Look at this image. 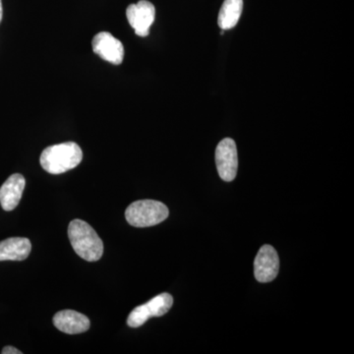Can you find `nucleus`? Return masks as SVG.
I'll use <instances>...</instances> for the list:
<instances>
[{
    "label": "nucleus",
    "mask_w": 354,
    "mask_h": 354,
    "mask_svg": "<svg viewBox=\"0 0 354 354\" xmlns=\"http://www.w3.org/2000/svg\"><path fill=\"white\" fill-rule=\"evenodd\" d=\"M53 324L58 330L68 335L82 334L90 329L87 316L74 310H62L53 317Z\"/></svg>",
    "instance_id": "1a4fd4ad"
},
{
    "label": "nucleus",
    "mask_w": 354,
    "mask_h": 354,
    "mask_svg": "<svg viewBox=\"0 0 354 354\" xmlns=\"http://www.w3.org/2000/svg\"><path fill=\"white\" fill-rule=\"evenodd\" d=\"M83 152L78 144L65 142L48 147L41 153L39 162L50 174H62L75 169L82 162Z\"/></svg>",
    "instance_id": "f03ea898"
},
{
    "label": "nucleus",
    "mask_w": 354,
    "mask_h": 354,
    "mask_svg": "<svg viewBox=\"0 0 354 354\" xmlns=\"http://www.w3.org/2000/svg\"><path fill=\"white\" fill-rule=\"evenodd\" d=\"M169 209L164 203L155 200H139L132 203L125 211V218L135 227H148L157 225L167 220Z\"/></svg>",
    "instance_id": "7ed1b4c3"
},
{
    "label": "nucleus",
    "mask_w": 354,
    "mask_h": 354,
    "mask_svg": "<svg viewBox=\"0 0 354 354\" xmlns=\"http://www.w3.org/2000/svg\"><path fill=\"white\" fill-rule=\"evenodd\" d=\"M127 16L128 22L137 36L144 38L149 36L151 26L155 21L156 8L150 1L141 0L138 3L127 7Z\"/></svg>",
    "instance_id": "423d86ee"
},
{
    "label": "nucleus",
    "mask_w": 354,
    "mask_h": 354,
    "mask_svg": "<svg viewBox=\"0 0 354 354\" xmlns=\"http://www.w3.org/2000/svg\"><path fill=\"white\" fill-rule=\"evenodd\" d=\"M3 354H21L20 351H18L17 348H13V346H6L1 351Z\"/></svg>",
    "instance_id": "ddd939ff"
},
{
    "label": "nucleus",
    "mask_w": 354,
    "mask_h": 354,
    "mask_svg": "<svg viewBox=\"0 0 354 354\" xmlns=\"http://www.w3.org/2000/svg\"><path fill=\"white\" fill-rule=\"evenodd\" d=\"M174 298L169 293H162L153 297L146 304L136 307L127 318V325L131 328H139L144 325L151 317L164 316L171 310Z\"/></svg>",
    "instance_id": "20e7f679"
},
{
    "label": "nucleus",
    "mask_w": 354,
    "mask_h": 354,
    "mask_svg": "<svg viewBox=\"0 0 354 354\" xmlns=\"http://www.w3.org/2000/svg\"><path fill=\"white\" fill-rule=\"evenodd\" d=\"M31 241L24 237H12L0 242V261H23L29 257Z\"/></svg>",
    "instance_id": "9b49d317"
},
{
    "label": "nucleus",
    "mask_w": 354,
    "mask_h": 354,
    "mask_svg": "<svg viewBox=\"0 0 354 354\" xmlns=\"http://www.w3.org/2000/svg\"><path fill=\"white\" fill-rule=\"evenodd\" d=\"M2 15H3V10H2L1 0H0V22H1V20H2Z\"/></svg>",
    "instance_id": "4468645a"
},
{
    "label": "nucleus",
    "mask_w": 354,
    "mask_h": 354,
    "mask_svg": "<svg viewBox=\"0 0 354 354\" xmlns=\"http://www.w3.org/2000/svg\"><path fill=\"white\" fill-rule=\"evenodd\" d=\"M26 180L22 174H12L0 188V204L4 211H12L18 206L25 189Z\"/></svg>",
    "instance_id": "9d476101"
},
{
    "label": "nucleus",
    "mask_w": 354,
    "mask_h": 354,
    "mask_svg": "<svg viewBox=\"0 0 354 354\" xmlns=\"http://www.w3.org/2000/svg\"><path fill=\"white\" fill-rule=\"evenodd\" d=\"M93 50L95 55L102 59L113 64L120 65L122 64L124 57V48L120 39L114 38L113 35L108 32H101L95 35L92 41Z\"/></svg>",
    "instance_id": "6e6552de"
},
{
    "label": "nucleus",
    "mask_w": 354,
    "mask_h": 354,
    "mask_svg": "<svg viewBox=\"0 0 354 354\" xmlns=\"http://www.w3.org/2000/svg\"><path fill=\"white\" fill-rule=\"evenodd\" d=\"M279 258L276 249L271 245L261 247L254 261V274L260 283H270L278 276Z\"/></svg>",
    "instance_id": "0eeeda50"
},
{
    "label": "nucleus",
    "mask_w": 354,
    "mask_h": 354,
    "mask_svg": "<svg viewBox=\"0 0 354 354\" xmlns=\"http://www.w3.org/2000/svg\"><path fill=\"white\" fill-rule=\"evenodd\" d=\"M216 165L218 176L223 180L230 183L236 177L239 169V157L234 140H221L216 149Z\"/></svg>",
    "instance_id": "39448f33"
},
{
    "label": "nucleus",
    "mask_w": 354,
    "mask_h": 354,
    "mask_svg": "<svg viewBox=\"0 0 354 354\" xmlns=\"http://www.w3.org/2000/svg\"><path fill=\"white\" fill-rule=\"evenodd\" d=\"M70 243L74 251L88 262H97L104 253V243L94 228L82 220H74L68 227Z\"/></svg>",
    "instance_id": "f257e3e1"
},
{
    "label": "nucleus",
    "mask_w": 354,
    "mask_h": 354,
    "mask_svg": "<svg viewBox=\"0 0 354 354\" xmlns=\"http://www.w3.org/2000/svg\"><path fill=\"white\" fill-rule=\"evenodd\" d=\"M243 0H225L218 13V24L221 30L232 29L241 19Z\"/></svg>",
    "instance_id": "f8f14e48"
}]
</instances>
